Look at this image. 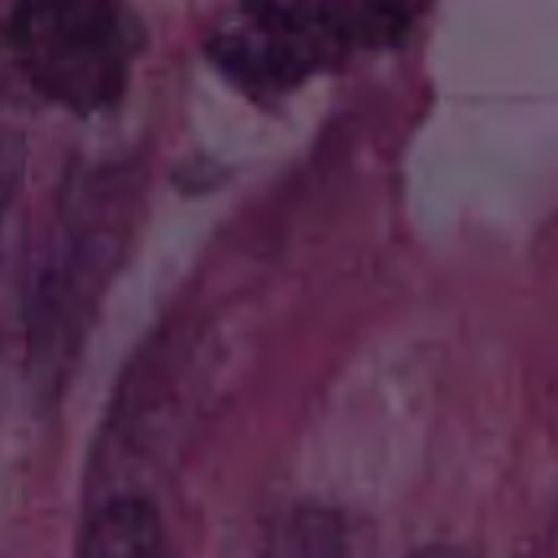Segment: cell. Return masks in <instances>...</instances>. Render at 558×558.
<instances>
[{"label": "cell", "mask_w": 558, "mask_h": 558, "mask_svg": "<svg viewBox=\"0 0 558 558\" xmlns=\"http://www.w3.org/2000/svg\"><path fill=\"white\" fill-rule=\"evenodd\" d=\"M144 22L126 4H22L0 17V96L92 118L126 96Z\"/></svg>", "instance_id": "3"}, {"label": "cell", "mask_w": 558, "mask_h": 558, "mask_svg": "<svg viewBox=\"0 0 558 558\" xmlns=\"http://www.w3.org/2000/svg\"><path fill=\"white\" fill-rule=\"evenodd\" d=\"M405 558H475V554L471 549H458V545H423V549H414Z\"/></svg>", "instance_id": "7"}, {"label": "cell", "mask_w": 558, "mask_h": 558, "mask_svg": "<svg viewBox=\"0 0 558 558\" xmlns=\"http://www.w3.org/2000/svg\"><path fill=\"white\" fill-rule=\"evenodd\" d=\"M144 209V166L135 157L74 161L39 227L26 275V366L39 397H61L100 296L118 275Z\"/></svg>", "instance_id": "1"}, {"label": "cell", "mask_w": 558, "mask_h": 558, "mask_svg": "<svg viewBox=\"0 0 558 558\" xmlns=\"http://www.w3.org/2000/svg\"><path fill=\"white\" fill-rule=\"evenodd\" d=\"M414 22V4H248L205 35V57L235 92L270 105L362 52L397 48Z\"/></svg>", "instance_id": "2"}, {"label": "cell", "mask_w": 558, "mask_h": 558, "mask_svg": "<svg viewBox=\"0 0 558 558\" xmlns=\"http://www.w3.org/2000/svg\"><path fill=\"white\" fill-rule=\"evenodd\" d=\"M262 558H349L344 523L323 506H301L275 523Z\"/></svg>", "instance_id": "5"}, {"label": "cell", "mask_w": 558, "mask_h": 558, "mask_svg": "<svg viewBox=\"0 0 558 558\" xmlns=\"http://www.w3.org/2000/svg\"><path fill=\"white\" fill-rule=\"evenodd\" d=\"M22 174H26V144H22L17 131L0 126V231H4V218H9V209L17 201Z\"/></svg>", "instance_id": "6"}, {"label": "cell", "mask_w": 558, "mask_h": 558, "mask_svg": "<svg viewBox=\"0 0 558 558\" xmlns=\"http://www.w3.org/2000/svg\"><path fill=\"white\" fill-rule=\"evenodd\" d=\"M74 558H170L161 514L144 497H109L87 519Z\"/></svg>", "instance_id": "4"}]
</instances>
